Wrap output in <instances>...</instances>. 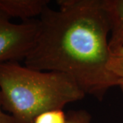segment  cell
Here are the masks:
<instances>
[{
    "label": "cell",
    "mask_w": 123,
    "mask_h": 123,
    "mask_svg": "<svg viewBox=\"0 0 123 123\" xmlns=\"http://www.w3.org/2000/svg\"><path fill=\"white\" fill-rule=\"evenodd\" d=\"M38 19L25 66L68 75L86 95L103 100L116 86L108 65L110 27L103 0H59Z\"/></svg>",
    "instance_id": "cell-1"
},
{
    "label": "cell",
    "mask_w": 123,
    "mask_h": 123,
    "mask_svg": "<svg viewBox=\"0 0 123 123\" xmlns=\"http://www.w3.org/2000/svg\"><path fill=\"white\" fill-rule=\"evenodd\" d=\"M2 107L14 123H33L42 112L81 101L86 96L68 75L21 66L18 62L0 63Z\"/></svg>",
    "instance_id": "cell-2"
},
{
    "label": "cell",
    "mask_w": 123,
    "mask_h": 123,
    "mask_svg": "<svg viewBox=\"0 0 123 123\" xmlns=\"http://www.w3.org/2000/svg\"><path fill=\"white\" fill-rule=\"evenodd\" d=\"M0 12V63L25 60L35 43L38 19L16 24Z\"/></svg>",
    "instance_id": "cell-3"
},
{
    "label": "cell",
    "mask_w": 123,
    "mask_h": 123,
    "mask_svg": "<svg viewBox=\"0 0 123 123\" xmlns=\"http://www.w3.org/2000/svg\"><path fill=\"white\" fill-rule=\"evenodd\" d=\"M49 2V0H0V12L10 18L17 17L26 21L40 17Z\"/></svg>",
    "instance_id": "cell-4"
},
{
    "label": "cell",
    "mask_w": 123,
    "mask_h": 123,
    "mask_svg": "<svg viewBox=\"0 0 123 123\" xmlns=\"http://www.w3.org/2000/svg\"><path fill=\"white\" fill-rule=\"evenodd\" d=\"M110 27L111 51L123 47V0H103Z\"/></svg>",
    "instance_id": "cell-5"
},
{
    "label": "cell",
    "mask_w": 123,
    "mask_h": 123,
    "mask_svg": "<svg viewBox=\"0 0 123 123\" xmlns=\"http://www.w3.org/2000/svg\"><path fill=\"white\" fill-rule=\"evenodd\" d=\"M111 52L108 68L116 86H118L123 92V47Z\"/></svg>",
    "instance_id": "cell-6"
},
{
    "label": "cell",
    "mask_w": 123,
    "mask_h": 123,
    "mask_svg": "<svg viewBox=\"0 0 123 123\" xmlns=\"http://www.w3.org/2000/svg\"><path fill=\"white\" fill-rule=\"evenodd\" d=\"M33 123H68V114L63 109H53L40 113Z\"/></svg>",
    "instance_id": "cell-7"
},
{
    "label": "cell",
    "mask_w": 123,
    "mask_h": 123,
    "mask_svg": "<svg viewBox=\"0 0 123 123\" xmlns=\"http://www.w3.org/2000/svg\"><path fill=\"white\" fill-rule=\"evenodd\" d=\"M68 123H93L90 114L85 110L72 111L68 114Z\"/></svg>",
    "instance_id": "cell-8"
},
{
    "label": "cell",
    "mask_w": 123,
    "mask_h": 123,
    "mask_svg": "<svg viewBox=\"0 0 123 123\" xmlns=\"http://www.w3.org/2000/svg\"><path fill=\"white\" fill-rule=\"evenodd\" d=\"M0 123H14L12 117L9 114H6L3 109L1 93H0Z\"/></svg>",
    "instance_id": "cell-9"
}]
</instances>
